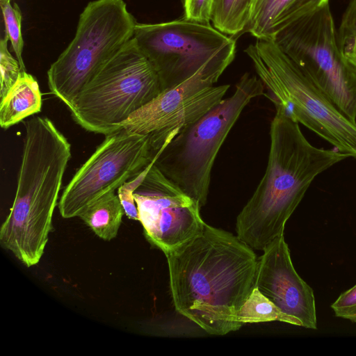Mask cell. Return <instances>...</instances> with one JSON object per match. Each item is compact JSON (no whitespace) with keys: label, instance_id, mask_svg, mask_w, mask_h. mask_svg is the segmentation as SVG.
Returning <instances> with one entry per match:
<instances>
[{"label":"cell","instance_id":"obj_20","mask_svg":"<svg viewBox=\"0 0 356 356\" xmlns=\"http://www.w3.org/2000/svg\"><path fill=\"white\" fill-rule=\"evenodd\" d=\"M8 38L5 35L0 41L1 99L17 82L22 71L17 59H15L8 51Z\"/></svg>","mask_w":356,"mask_h":356},{"label":"cell","instance_id":"obj_24","mask_svg":"<svg viewBox=\"0 0 356 356\" xmlns=\"http://www.w3.org/2000/svg\"><path fill=\"white\" fill-rule=\"evenodd\" d=\"M356 36V0H350L342 16L337 38Z\"/></svg>","mask_w":356,"mask_h":356},{"label":"cell","instance_id":"obj_12","mask_svg":"<svg viewBox=\"0 0 356 356\" xmlns=\"http://www.w3.org/2000/svg\"><path fill=\"white\" fill-rule=\"evenodd\" d=\"M146 238L165 254L202 229L200 207L155 165L134 193Z\"/></svg>","mask_w":356,"mask_h":356},{"label":"cell","instance_id":"obj_5","mask_svg":"<svg viewBox=\"0 0 356 356\" xmlns=\"http://www.w3.org/2000/svg\"><path fill=\"white\" fill-rule=\"evenodd\" d=\"M162 91L155 68L133 38L99 69L68 109L83 129L106 136Z\"/></svg>","mask_w":356,"mask_h":356},{"label":"cell","instance_id":"obj_10","mask_svg":"<svg viewBox=\"0 0 356 356\" xmlns=\"http://www.w3.org/2000/svg\"><path fill=\"white\" fill-rule=\"evenodd\" d=\"M159 151L154 150L149 135L123 128L106 135L64 188L58 202L61 216H79L92 202L143 170Z\"/></svg>","mask_w":356,"mask_h":356},{"label":"cell","instance_id":"obj_9","mask_svg":"<svg viewBox=\"0 0 356 356\" xmlns=\"http://www.w3.org/2000/svg\"><path fill=\"white\" fill-rule=\"evenodd\" d=\"M236 41L223 48L184 82L162 91L119 124V129L149 135L159 152L182 129L222 101L229 85L214 86L232 63Z\"/></svg>","mask_w":356,"mask_h":356},{"label":"cell","instance_id":"obj_19","mask_svg":"<svg viewBox=\"0 0 356 356\" xmlns=\"http://www.w3.org/2000/svg\"><path fill=\"white\" fill-rule=\"evenodd\" d=\"M10 1L0 2L5 24V35L11 42L12 47L19 63L22 70L26 71L22 58L24 40L21 31L22 13L18 5L16 3L12 5Z\"/></svg>","mask_w":356,"mask_h":356},{"label":"cell","instance_id":"obj_11","mask_svg":"<svg viewBox=\"0 0 356 356\" xmlns=\"http://www.w3.org/2000/svg\"><path fill=\"white\" fill-rule=\"evenodd\" d=\"M134 38L155 68L163 91L190 78L235 42L210 24L184 18L156 24L137 22Z\"/></svg>","mask_w":356,"mask_h":356},{"label":"cell","instance_id":"obj_7","mask_svg":"<svg viewBox=\"0 0 356 356\" xmlns=\"http://www.w3.org/2000/svg\"><path fill=\"white\" fill-rule=\"evenodd\" d=\"M137 22L124 0H93L74 38L47 71L50 92L69 108L99 69L134 38Z\"/></svg>","mask_w":356,"mask_h":356},{"label":"cell","instance_id":"obj_1","mask_svg":"<svg viewBox=\"0 0 356 356\" xmlns=\"http://www.w3.org/2000/svg\"><path fill=\"white\" fill-rule=\"evenodd\" d=\"M176 311L206 332L225 335L255 288L258 259L237 236L204 222L194 237L165 254Z\"/></svg>","mask_w":356,"mask_h":356},{"label":"cell","instance_id":"obj_14","mask_svg":"<svg viewBox=\"0 0 356 356\" xmlns=\"http://www.w3.org/2000/svg\"><path fill=\"white\" fill-rule=\"evenodd\" d=\"M329 0H252L245 30L257 39H270L296 19Z\"/></svg>","mask_w":356,"mask_h":356},{"label":"cell","instance_id":"obj_13","mask_svg":"<svg viewBox=\"0 0 356 356\" xmlns=\"http://www.w3.org/2000/svg\"><path fill=\"white\" fill-rule=\"evenodd\" d=\"M258 259L255 287L302 327L317 329L314 291L296 272L284 235L272 241Z\"/></svg>","mask_w":356,"mask_h":356},{"label":"cell","instance_id":"obj_18","mask_svg":"<svg viewBox=\"0 0 356 356\" xmlns=\"http://www.w3.org/2000/svg\"><path fill=\"white\" fill-rule=\"evenodd\" d=\"M252 0H214L211 22L226 35H236L247 26Z\"/></svg>","mask_w":356,"mask_h":356},{"label":"cell","instance_id":"obj_22","mask_svg":"<svg viewBox=\"0 0 356 356\" xmlns=\"http://www.w3.org/2000/svg\"><path fill=\"white\" fill-rule=\"evenodd\" d=\"M214 0H183L184 19L202 24L211 21Z\"/></svg>","mask_w":356,"mask_h":356},{"label":"cell","instance_id":"obj_4","mask_svg":"<svg viewBox=\"0 0 356 356\" xmlns=\"http://www.w3.org/2000/svg\"><path fill=\"white\" fill-rule=\"evenodd\" d=\"M264 85L245 73L232 95L182 129L159 151L154 165L200 207L207 201L214 161L231 129L249 102L266 95Z\"/></svg>","mask_w":356,"mask_h":356},{"label":"cell","instance_id":"obj_2","mask_svg":"<svg viewBox=\"0 0 356 356\" xmlns=\"http://www.w3.org/2000/svg\"><path fill=\"white\" fill-rule=\"evenodd\" d=\"M270 129L266 172L237 216L236 236L254 250H264L284 235L285 225L314 179L350 156L336 148L311 144L279 103Z\"/></svg>","mask_w":356,"mask_h":356},{"label":"cell","instance_id":"obj_26","mask_svg":"<svg viewBox=\"0 0 356 356\" xmlns=\"http://www.w3.org/2000/svg\"><path fill=\"white\" fill-rule=\"evenodd\" d=\"M11 1V0H0V2L1 1Z\"/></svg>","mask_w":356,"mask_h":356},{"label":"cell","instance_id":"obj_15","mask_svg":"<svg viewBox=\"0 0 356 356\" xmlns=\"http://www.w3.org/2000/svg\"><path fill=\"white\" fill-rule=\"evenodd\" d=\"M42 94L35 78L22 71L17 82L1 99L0 125L8 129L41 111Z\"/></svg>","mask_w":356,"mask_h":356},{"label":"cell","instance_id":"obj_17","mask_svg":"<svg viewBox=\"0 0 356 356\" xmlns=\"http://www.w3.org/2000/svg\"><path fill=\"white\" fill-rule=\"evenodd\" d=\"M237 321L241 325L280 321L297 326H302V322L298 318L282 312L256 287L240 309Z\"/></svg>","mask_w":356,"mask_h":356},{"label":"cell","instance_id":"obj_25","mask_svg":"<svg viewBox=\"0 0 356 356\" xmlns=\"http://www.w3.org/2000/svg\"><path fill=\"white\" fill-rule=\"evenodd\" d=\"M337 40L341 54L356 70V36Z\"/></svg>","mask_w":356,"mask_h":356},{"label":"cell","instance_id":"obj_3","mask_svg":"<svg viewBox=\"0 0 356 356\" xmlns=\"http://www.w3.org/2000/svg\"><path fill=\"white\" fill-rule=\"evenodd\" d=\"M24 125L17 190L0 229V243L31 267L43 255L72 153L67 138L49 118L34 116Z\"/></svg>","mask_w":356,"mask_h":356},{"label":"cell","instance_id":"obj_23","mask_svg":"<svg viewBox=\"0 0 356 356\" xmlns=\"http://www.w3.org/2000/svg\"><path fill=\"white\" fill-rule=\"evenodd\" d=\"M330 307L335 316L356 323V284L341 293Z\"/></svg>","mask_w":356,"mask_h":356},{"label":"cell","instance_id":"obj_8","mask_svg":"<svg viewBox=\"0 0 356 356\" xmlns=\"http://www.w3.org/2000/svg\"><path fill=\"white\" fill-rule=\"evenodd\" d=\"M270 40L356 122V70L341 53L329 3L293 21Z\"/></svg>","mask_w":356,"mask_h":356},{"label":"cell","instance_id":"obj_16","mask_svg":"<svg viewBox=\"0 0 356 356\" xmlns=\"http://www.w3.org/2000/svg\"><path fill=\"white\" fill-rule=\"evenodd\" d=\"M124 214L120 198L113 191L92 202L79 217L100 238L111 241L118 235Z\"/></svg>","mask_w":356,"mask_h":356},{"label":"cell","instance_id":"obj_21","mask_svg":"<svg viewBox=\"0 0 356 356\" xmlns=\"http://www.w3.org/2000/svg\"><path fill=\"white\" fill-rule=\"evenodd\" d=\"M156 160L138 174L130 178L117 190V194L123 207L124 214L131 220H139L138 211L134 200V193L142 183L151 166Z\"/></svg>","mask_w":356,"mask_h":356},{"label":"cell","instance_id":"obj_6","mask_svg":"<svg viewBox=\"0 0 356 356\" xmlns=\"http://www.w3.org/2000/svg\"><path fill=\"white\" fill-rule=\"evenodd\" d=\"M245 52L273 95V102L281 104L294 120L334 148L356 159V122L344 115L272 40L257 39Z\"/></svg>","mask_w":356,"mask_h":356}]
</instances>
